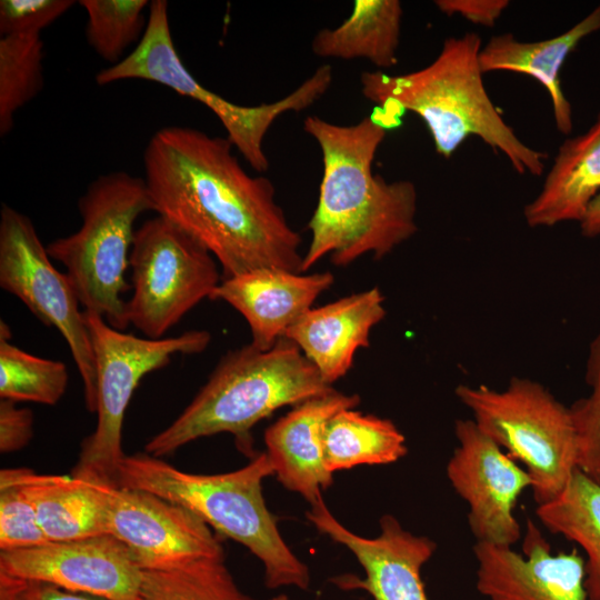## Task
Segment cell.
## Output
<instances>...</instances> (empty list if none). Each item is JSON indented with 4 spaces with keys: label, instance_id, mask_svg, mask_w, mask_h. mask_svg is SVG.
I'll use <instances>...</instances> for the list:
<instances>
[{
    "label": "cell",
    "instance_id": "6da1fadb",
    "mask_svg": "<svg viewBox=\"0 0 600 600\" xmlns=\"http://www.w3.org/2000/svg\"><path fill=\"white\" fill-rule=\"evenodd\" d=\"M226 137L171 126L143 153L154 211L201 243L224 278L277 268L302 273L300 234L276 201L273 183L251 176Z\"/></svg>",
    "mask_w": 600,
    "mask_h": 600
},
{
    "label": "cell",
    "instance_id": "7a4b0ae2",
    "mask_svg": "<svg viewBox=\"0 0 600 600\" xmlns=\"http://www.w3.org/2000/svg\"><path fill=\"white\" fill-rule=\"evenodd\" d=\"M387 120L379 109L350 126L318 116L304 119L303 130L322 153V178L308 223L311 241L302 272L327 254L336 266H347L369 252L381 259L416 233L414 183L387 181L372 170L376 153L392 128Z\"/></svg>",
    "mask_w": 600,
    "mask_h": 600
},
{
    "label": "cell",
    "instance_id": "3957f363",
    "mask_svg": "<svg viewBox=\"0 0 600 600\" xmlns=\"http://www.w3.org/2000/svg\"><path fill=\"white\" fill-rule=\"evenodd\" d=\"M481 48L482 40L474 32L449 37L436 59L422 69L402 74L362 72L361 93L394 127L402 111L418 114L437 153L446 159L476 136L503 153L517 173L539 177L548 154L523 143L493 104L483 83Z\"/></svg>",
    "mask_w": 600,
    "mask_h": 600
},
{
    "label": "cell",
    "instance_id": "277c9868",
    "mask_svg": "<svg viewBox=\"0 0 600 600\" xmlns=\"http://www.w3.org/2000/svg\"><path fill=\"white\" fill-rule=\"evenodd\" d=\"M271 474L267 452L238 470L217 474L186 472L146 452L124 456L114 484L179 504L244 546L262 563L267 588L308 590L309 568L283 540L262 494V481Z\"/></svg>",
    "mask_w": 600,
    "mask_h": 600
},
{
    "label": "cell",
    "instance_id": "5b68a950",
    "mask_svg": "<svg viewBox=\"0 0 600 600\" xmlns=\"http://www.w3.org/2000/svg\"><path fill=\"white\" fill-rule=\"evenodd\" d=\"M333 388L297 344L281 338L269 350L251 343L229 351L187 408L146 444L160 458L199 438L229 432L246 440L260 420Z\"/></svg>",
    "mask_w": 600,
    "mask_h": 600
},
{
    "label": "cell",
    "instance_id": "8992f818",
    "mask_svg": "<svg viewBox=\"0 0 600 600\" xmlns=\"http://www.w3.org/2000/svg\"><path fill=\"white\" fill-rule=\"evenodd\" d=\"M80 228L47 244L51 259L67 270L80 304L111 327L129 326L127 301L129 266L137 218L154 211L143 178L124 171L99 176L78 202Z\"/></svg>",
    "mask_w": 600,
    "mask_h": 600
},
{
    "label": "cell",
    "instance_id": "52a82bcc",
    "mask_svg": "<svg viewBox=\"0 0 600 600\" xmlns=\"http://www.w3.org/2000/svg\"><path fill=\"white\" fill-rule=\"evenodd\" d=\"M147 27L134 50L120 62L96 74L99 86L128 79L160 83L207 107L220 120L227 138L259 173L269 168L263 149L266 134L276 120L288 112H300L321 99L329 90L332 68L322 64L286 97L270 103L242 106L204 88L188 71L174 47L166 0L150 2Z\"/></svg>",
    "mask_w": 600,
    "mask_h": 600
},
{
    "label": "cell",
    "instance_id": "ba28073f",
    "mask_svg": "<svg viewBox=\"0 0 600 600\" xmlns=\"http://www.w3.org/2000/svg\"><path fill=\"white\" fill-rule=\"evenodd\" d=\"M454 392L478 428L524 464L537 504L562 491L578 469L570 408L526 378H512L503 390L459 384Z\"/></svg>",
    "mask_w": 600,
    "mask_h": 600
},
{
    "label": "cell",
    "instance_id": "9c48e42d",
    "mask_svg": "<svg viewBox=\"0 0 600 600\" xmlns=\"http://www.w3.org/2000/svg\"><path fill=\"white\" fill-rule=\"evenodd\" d=\"M84 311V310H83ZM97 371V426L81 446L72 476L114 483L122 450L126 410L141 379L162 367L171 357L202 352L211 334L190 330L176 337L150 339L111 327L100 316L84 311Z\"/></svg>",
    "mask_w": 600,
    "mask_h": 600
},
{
    "label": "cell",
    "instance_id": "30bf717a",
    "mask_svg": "<svg viewBox=\"0 0 600 600\" xmlns=\"http://www.w3.org/2000/svg\"><path fill=\"white\" fill-rule=\"evenodd\" d=\"M129 266L133 290L128 322L150 339L164 338L220 283L214 257L159 214L136 230Z\"/></svg>",
    "mask_w": 600,
    "mask_h": 600
},
{
    "label": "cell",
    "instance_id": "8fae6325",
    "mask_svg": "<svg viewBox=\"0 0 600 600\" xmlns=\"http://www.w3.org/2000/svg\"><path fill=\"white\" fill-rule=\"evenodd\" d=\"M0 286L61 333L81 376L86 407L96 412L97 371L84 311L68 276L51 263L31 219L6 203L0 211Z\"/></svg>",
    "mask_w": 600,
    "mask_h": 600
},
{
    "label": "cell",
    "instance_id": "7c38bea8",
    "mask_svg": "<svg viewBox=\"0 0 600 600\" xmlns=\"http://www.w3.org/2000/svg\"><path fill=\"white\" fill-rule=\"evenodd\" d=\"M454 433L458 447L448 461L447 477L468 504L476 542L512 548L521 539L514 508L520 494L532 488L529 473L473 420H457Z\"/></svg>",
    "mask_w": 600,
    "mask_h": 600
},
{
    "label": "cell",
    "instance_id": "4fadbf2b",
    "mask_svg": "<svg viewBox=\"0 0 600 600\" xmlns=\"http://www.w3.org/2000/svg\"><path fill=\"white\" fill-rule=\"evenodd\" d=\"M97 482L107 533L129 549L142 571L224 556L209 526L188 509L146 491Z\"/></svg>",
    "mask_w": 600,
    "mask_h": 600
},
{
    "label": "cell",
    "instance_id": "5bb4252c",
    "mask_svg": "<svg viewBox=\"0 0 600 600\" xmlns=\"http://www.w3.org/2000/svg\"><path fill=\"white\" fill-rule=\"evenodd\" d=\"M142 572L111 534L0 551V574L106 600H139Z\"/></svg>",
    "mask_w": 600,
    "mask_h": 600
},
{
    "label": "cell",
    "instance_id": "9a60e30c",
    "mask_svg": "<svg viewBox=\"0 0 600 600\" xmlns=\"http://www.w3.org/2000/svg\"><path fill=\"white\" fill-rule=\"evenodd\" d=\"M306 517L321 533L348 548L364 570L363 580L336 578L340 588L362 589L373 600H428L421 569L437 549L433 540L403 529L391 514L381 517L378 537L358 536L333 517L322 498Z\"/></svg>",
    "mask_w": 600,
    "mask_h": 600
},
{
    "label": "cell",
    "instance_id": "2e32d148",
    "mask_svg": "<svg viewBox=\"0 0 600 600\" xmlns=\"http://www.w3.org/2000/svg\"><path fill=\"white\" fill-rule=\"evenodd\" d=\"M476 588L489 600H589L584 559L574 548L551 552L539 528L527 521L522 553L476 542Z\"/></svg>",
    "mask_w": 600,
    "mask_h": 600
},
{
    "label": "cell",
    "instance_id": "e0dca14e",
    "mask_svg": "<svg viewBox=\"0 0 600 600\" xmlns=\"http://www.w3.org/2000/svg\"><path fill=\"white\" fill-rule=\"evenodd\" d=\"M333 280L328 271L303 274L264 268L224 278L209 299L224 301L239 311L250 327L251 344L269 350Z\"/></svg>",
    "mask_w": 600,
    "mask_h": 600
},
{
    "label": "cell",
    "instance_id": "ac0fdd59",
    "mask_svg": "<svg viewBox=\"0 0 600 600\" xmlns=\"http://www.w3.org/2000/svg\"><path fill=\"white\" fill-rule=\"evenodd\" d=\"M359 402V396L333 389L293 406L266 430V452L284 488L299 493L310 504L322 498V490L333 481L324 466L326 426L336 413L354 408Z\"/></svg>",
    "mask_w": 600,
    "mask_h": 600
},
{
    "label": "cell",
    "instance_id": "d6986e66",
    "mask_svg": "<svg viewBox=\"0 0 600 600\" xmlns=\"http://www.w3.org/2000/svg\"><path fill=\"white\" fill-rule=\"evenodd\" d=\"M378 288L308 310L284 333L332 384L352 367L356 351L368 348L372 328L386 316Z\"/></svg>",
    "mask_w": 600,
    "mask_h": 600
},
{
    "label": "cell",
    "instance_id": "ffe728a7",
    "mask_svg": "<svg viewBox=\"0 0 600 600\" xmlns=\"http://www.w3.org/2000/svg\"><path fill=\"white\" fill-rule=\"evenodd\" d=\"M600 30V4L563 33L541 40L520 41L507 32L482 46L479 61L483 73L512 71L538 80L551 99L556 127L562 134L572 131V109L561 88L560 70L581 40Z\"/></svg>",
    "mask_w": 600,
    "mask_h": 600
},
{
    "label": "cell",
    "instance_id": "44dd1931",
    "mask_svg": "<svg viewBox=\"0 0 600 600\" xmlns=\"http://www.w3.org/2000/svg\"><path fill=\"white\" fill-rule=\"evenodd\" d=\"M600 192V112L590 129L566 139L538 196L523 209L531 228L581 221Z\"/></svg>",
    "mask_w": 600,
    "mask_h": 600
},
{
    "label": "cell",
    "instance_id": "7402d4cb",
    "mask_svg": "<svg viewBox=\"0 0 600 600\" xmlns=\"http://www.w3.org/2000/svg\"><path fill=\"white\" fill-rule=\"evenodd\" d=\"M34 506L49 541H67L107 533L106 511L97 481L10 468Z\"/></svg>",
    "mask_w": 600,
    "mask_h": 600
},
{
    "label": "cell",
    "instance_id": "603a6c76",
    "mask_svg": "<svg viewBox=\"0 0 600 600\" xmlns=\"http://www.w3.org/2000/svg\"><path fill=\"white\" fill-rule=\"evenodd\" d=\"M402 6L399 0H356L351 14L333 29H322L311 42L321 58L364 59L378 70L398 63Z\"/></svg>",
    "mask_w": 600,
    "mask_h": 600
},
{
    "label": "cell",
    "instance_id": "cb8c5ba5",
    "mask_svg": "<svg viewBox=\"0 0 600 600\" xmlns=\"http://www.w3.org/2000/svg\"><path fill=\"white\" fill-rule=\"evenodd\" d=\"M536 516L583 550L584 588L589 600H600V486L577 469L559 494L537 506Z\"/></svg>",
    "mask_w": 600,
    "mask_h": 600
},
{
    "label": "cell",
    "instance_id": "d4e9b609",
    "mask_svg": "<svg viewBox=\"0 0 600 600\" xmlns=\"http://www.w3.org/2000/svg\"><path fill=\"white\" fill-rule=\"evenodd\" d=\"M407 451L406 438L391 420L353 408L336 413L324 429V466L332 474L359 464L393 463Z\"/></svg>",
    "mask_w": 600,
    "mask_h": 600
},
{
    "label": "cell",
    "instance_id": "484cf974",
    "mask_svg": "<svg viewBox=\"0 0 600 600\" xmlns=\"http://www.w3.org/2000/svg\"><path fill=\"white\" fill-rule=\"evenodd\" d=\"M139 600H257L236 583L224 556L206 557L183 564L144 570Z\"/></svg>",
    "mask_w": 600,
    "mask_h": 600
},
{
    "label": "cell",
    "instance_id": "4316f807",
    "mask_svg": "<svg viewBox=\"0 0 600 600\" xmlns=\"http://www.w3.org/2000/svg\"><path fill=\"white\" fill-rule=\"evenodd\" d=\"M9 326L0 321V398L14 402L56 404L64 394L69 373L63 362L18 348Z\"/></svg>",
    "mask_w": 600,
    "mask_h": 600
},
{
    "label": "cell",
    "instance_id": "83f0119b",
    "mask_svg": "<svg viewBox=\"0 0 600 600\" xmlns=\"http://www.w3.org/2000/svg\"><path fill=\"white\" fill-rule=\"evenodd\" d=\"M43 42L40 34L0 39V134H8L14 116L43 87Z\"/></svg>",
    "mask_w": 600,
    "mask_h": 600
},
{
    "label": "cell",
    "instance_id": "f1b7e54d",
    "mask_svg": "<svg viewBox=\"0 0 600 600\" xmlns=\"http://www.w3.org/2000/svg\"><path fill=\"white\" fill-rule=\"evenodd\" d=\"M88 14V43L104 61L116 64L129 46L144 33L147 0H82Z\"/></svg>",
    "mask_w": 600,
    "mask_h": 600
},
{
    "label": "cell",
    "instance_id": "f546056e",
    "mask_svg": "<svg viewBox=\"0 0 600 600\" xmlns=\"http://www.w3.org/2000/svg\"><path fill=\"white\" fill-rule=\"evenodd\" d=\"M586 381L590 393L569 407L577 436V467L600 486V332L590 344Z\"/></svg>",
    "mask_w": 600,
    "mask_h": 600
},
{
    "label": "cell",
    "instance_id": "4dcf8cb0",
    "mask_svg": "<svg viewBox=\"0 0 600 600\" xmlns=\"http://www.w3.org/2000/svg\"><path fill=\"white\" fill-rule=\"evenodd\" d=\"M34 506L13 478L10 468L0 471V551L47 543Z\"/></svg>",
    "mask_w": 600,
    "mask_h": 600
},
{
    "label": "cell",
    "instance_id": "1f68e13d",
    "mask_svg": "<svg viewBox=\"0 0 600 600\" xmlns=\"http://www.w3.org/2000/svg\"><path fill=\"white\" fill-rule=\"evenodd\" d=\"M74 3L72 0H1L0 32L2 36L40 34Z\"/></svg>",
    "mask_w": 600,
    "mask_h": 600
},
{
    "label": "cell",
    "instance_id": "d6a6232c",
    "mask_svg": "<svg viewBox=\"0 0 600 600\" xmlns=\"http://www.w3.org/2000/svg\"><path fill=\"white\" fill-rule=\"evenodd\" d=\"M17 402L0 400V451L16 452L26 447L33 434V414L27 408H18Z\"/></svg>",
    "mask_w": 600,
    "mask_h": 600
},
{
    "label": "cell",
    "instance_id": "836d02e7",
    "mask_svg": "<svg viewBox=\"0 0 600 600\" xmlns=\"http://www.w3.org/2000/svg\"><path fill=\"white\" fill-rule=\"evenodd\" d=\"M0 600H106L49 583L0 574Z\"/></svg>",
    "mask_w": 600,
    "mask_h": 600
},
{
    "label": "cell",
    "instance_id": "e575fe53",
    "mask_svg": "<svg viewBox=\"0 0 600 600\" xmlns=\"http://www.w3.org/2000/svg\"><path fill=\"white\" fill-rule=\"evenodd\" d=\"M508 0H436V7L446 16H461L466 20L493 27L509 6Z\"/></svg>",
    "mask_w": 600,
    "mask_h": 600
},
{
    "label": "cell",
    "instance_id": "d590c367",
    "mask_svg": "<svg viewBox=\"0 0 600 600\" xmlns=\"http://www.w3.org/2000/svg\"><path fill=\"white\" fill-rule=\"evenodd\" d=\"M581 232L584 237L600 236V192L589 204L586 214L580 221Z\"/></svg>",
    "mask_w": 600,
    "mask_h": 600
},
{
    "label": "cell",
    "instance_id": "8d00e7d4",
    "mask_svg": "<svg viewBox=\"0 0 600 600\" xmlns=\"http://www.w3.org/2000/svg\"><path fill=\"white\" fill-rule=\"evenodd\" d=\"M269 600H290L286 594H279L277 597H273Z\"/></svg>",
    "mask_w": 600,
    "mask_h": 600
}]
</instances>
